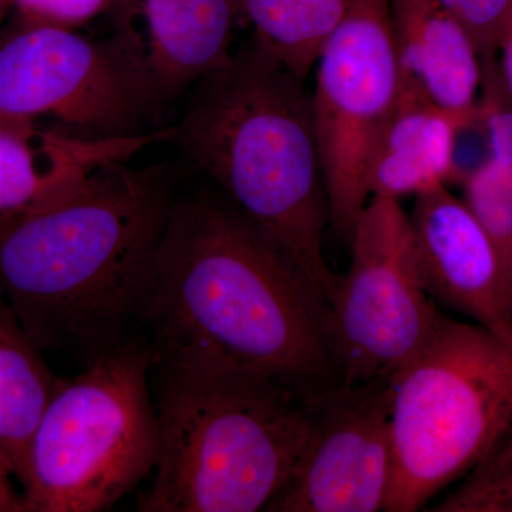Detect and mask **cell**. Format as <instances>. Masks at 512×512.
<instances>
[{
  "label": "cell",
  "mask_w": 512,
  "mask_h": 512,
  "mask_svg": "<svg viewBox=\"0 0 512 512\" xmlns=\"http://www.w3.org/2000/svg\"><path fill=\"white\" fill-rule=\"evenodd\" d=\"M140 325L153 363L258 377L309 400L342 386L328 303L221 192L174 200Z\"/></svg>",
  "instance_id": "6da1fadb"
},
{
  "label": "cell",
  "mask_w": 512,
  "mask_h": 512,
  "mask_svg": "<svg viewBox=\"0 0 512 512\" xmlns=\"http://www.w3.org/2000/svg\"><path fill=\"white\" fill-rule=\"evenodd\" d=\"M173 202L160 171L111 161L0 222V289L40 352L87 365L130 339Z\"/></svg>",
  "instance_id": "7a4b0ae2"
},
{
  "label": "cell",
  "mask_w": 512,
  "mask_h": 512,
  "mask_svg": "<svg viewBox=\"0 0 512 512\" xmlns=\"http://www.w3.org/2000/svg\"><path fill=\"white\" fill-rule=\"evenodd\" d=\"M305 82L251 42L195 84L171 138L329 305L339 275L323 251L328 190Z\"/></svg>",
  "instance_id": "3957f363"
},
{
  "label": "cell",
  "mask_w": 512,
  "mask_h": 512,
  "mask_svg": "<svg viewBox=\"0 0 512 512\" xmlns=\"http://www.w3.org/2000/svg\"><path fill=\"white\" fill-rule=\"evenodd\" d=\"M153 369L160 448L137 510L265 511L291 476L316 400L239 373Z\"/></svg>",
  "instance_id": "277c9868"
},
{
  "label": "cell",
  "mask_w": 512,
  "mask_h": 512,
  "mask_svg": "<svg viewBox=\"0 0 512 512\" xmlns=\"http://www.w3.org/2000/svg\"><path fill=\"white\" fill-rule=\"evenodd\" d=\"M512 417V345L444 316L390 380L387 512H414L480 463Z\"/></svg>",
  "instance_id": "5b68a950"
},
{
  "label": "cell",
  "mask_w": 512,
  "mask_h": 512,
  "mask_svg": "<svg viewBox=\"0 0 512 512\" xmlns=\"http://www.w3.org/2000/svg\"><path fill=\"white\" fill-rule=\"evenodd\" d=\"M153 352L128 339L60 380L26 451V512L110 510L156 470Z\"/></svg>",
  "instance_id": "8992f818"
},
{
  "label": "cell",
  "mask_w": 512,
  "mask_h": 512,
  "mask_svg": "<svg viewBox=\"0 0 512 512\" xmlns=\"http://www.w3.org/2000/svg\"><path fill=\"white\" fill-rule=\"evenodd\" d=\"M348 272L329 302L343 386L390 382L433 338L444 315L421 278L410 215L370 198L357 218Z\"/></svg>",
  "instance_id": "52a82bcc"
},
{
  "label": "cell",
  "mask_w": 512,
  "mask_h": 512,
  "mask_svg": "<svg viewBox=\"0 0 512 512\" xmlns=\"http://www.w3.org/2000/svg\"><path fill=\"white\" fill-rule=\"evenodd\" d=\"M315 67L313 119L329 227L349 241L370 200L367 174L373 151L402 87L390 0H352Z\"/></svg>",
  "instance_id": "ba28073f"
},
{
  "label": "cell",
  "mask_w": 512,
  "mask_h": 512,
  "mask_svg": "<svg viewBox=\"0 0 512 512\" xmlns=\"http://www.w3.org/2000/svg\"><path fill=\"white\" fill-rule=\"evenodd\" d=\"M154 106L111 40L19 18L0 29V113L50 117L84 137L140 134Z\"/></svg>",
  "instance_id": "9c48e42d"
},
{
  "label": "cell",
  "mask_w": 512,
  "mask_h": 512,
  "mask_svg": "<svg viewBox=\"0 0 512 512\" xmlns=\"http://www.w3.org/2000/svg\"><path fill=\"white\" fill-rule=\"evenodd\" d=\"M390 473V382L342 384L313 404L291 476L265 511H384Z\"/></svg>",
  "instance_id": "30bf717a"
},
{
  "label": "cell",
  "mask_w": 512,
  "mask_h": 512,
  "mask_svg": "<svg viewBox=\"0 0 512 512\" xmlns=\"http://www.w3.org/2000/svg\"><path fill=\"white\" fill-rule=\"evenodd\" d=\"M113 45L154 106L234 60L237 0H113Z\"/></svg>",
  "instance_id": "8fae6325"
},
{
  "label": "cell",
  "mask_w": 512,
  "mask_h": 512,
  "mask_svg": "<svg viewBox=\"0 0 512 512\" xmlns=\"http://www.w3.org/2000/svg\"><path fill=\"white\" fill-rule=\"evenodd\" d=\"M412 221L421 278L433 301L512 345V295L493 239L450 188L417 195Z\"/></svg>",
  "instance_id": "7c38bea8"
},
{
  "label": "cell",
  "mask_w": 512,
  "mask_h": 512,
  "mask_svg": "<svg viewBox=\"0 0 512 512\" xmlns=\"http://www.w3.org/2000/svg\"><path fill=\"white\" fill-rule=\"evenodd\" d=\"M161 133L84 137L0 119V222L56 200L79 187L101 165L127 161Z\"/></svg>",
  "instance_id": "4fadbf2b"
},
{
  "label": "cell",
  "mask_w": 512,
  "mask_h": 512,
  "mask_svg": "<svg viewBox=\"0 0 512 512\" xmlns=\"http://www.w3.org/2000/svg\"><path fill=\"white\" fill-rule=\"evenodd\" d=\"M477 117L478 106L448 110L402 74L399 99L370 160V198L400 201L458 183V143Z\"/></svg>",
  "instance_id": "5bb4252c"
},
{
  "label": "cell",
  "mask_w": 512,
  "mask_h": 512,
  "mask_svg": "<svg viewBox=\"0 0 512 512\" xmlns=\"http://www.w3.org/2000/svg\"><path fill=\"white\" fill-rule=\"evenodd\" d=\"M402 74L448 110L477 109L484 62L473 37L439 0H390Z\"/></svg>",
  "instance_id": "9a60e30c"
},
{
  "label": "cell",
  "mask_w": 512,
  "mask_h": 512,
  "mask_svg": "<svg viewBox=\"0 0 512 512\" xmlns=\"http://www.w3.org/2000/svg\"><path fill=\"white\" fill-rule=\"evenodd\" d=\"M481 87L483 157L461 178L463 200L493 239L512 295V101L498 76L495 59H485Z\"/></svg>",
  "instance_id": "2e32d148"
},
{
  "label": "cell",
  "mask_w": 512,
  "mask_h": 512,
  "mask_svg": "<svg viewBox=\"0 0 512 512\" xmlns=\"http://www.w3.org/2000/svg\"><path fill=\"white\" fill-rule=\"evenodd\" d=\"M59 383L0 289V451L18 481L33 431Z\"/></svg>",
  "instance_id": "e0dca14e"
},
{
  "label": "cell",
  "mask_w": 512,
  "mask_h": 512,
  "mask_svg": "<svg viewBox=\"0 0 512 512\" xmlns=\"http://www.w3.org/2000/svg\"><path fill=\"white\" fill-rule=\"evenodd\" d=\"M237 2L241 22L252 29V43L299 79L306 80L352 0Z\"/></svg>",
  "instance_id": "ac0fdd59"
},
{
  "label": "cell",
  "mask_w": 512,
  "mask_h": 512,
  "mask_svg": "<svg viewBox=\"0 0 512 512\" xmlns=\"http://www.w3.org/2000/svg\"><path fill=\"white\" fill-rule=\"evenodd\" d=\"M434 511L512 512V417L487 456Z\"/></svg>",
  "instance_id": "d6986e66"
},
{
  "label": "cell",
  "mask_w": 512,
  "mask_h": 512,
  "mask_svg": "<svg viewBox=\"0 0 512 512\" xmlns=\"http://www.w3.org/2000/svg\"><path fill=\"white\" fill-rule=\"evenodd\" d=\"M467 29L483 60L493 59L511 0H439Z\"/></svg>",
  "instance_id": "ffe728a7"
},
{
  "label": "cell",
  "mask_w": 512,
  "mask_h": 512,
  "mask_svg": "<svg viewBox=\"0 0 512 512\" xmlns=\"http://www.w3.org/2000/svg\"><path fill=\"white\" fill-rule=\"evenodd\" d=\"M9 3L19 18L80 29L109 13L113 0H9Z\"/></svg>",
  "instance_id": "44dd1931"
},
{
  "label": "cell",
  "mask_w": 512,
  "mask_h": 512,
  "mask_svg": "<svg viewBox=\"0 0 512 512\" xmlns=\"http://www.w3.org/2000/svg\"><path fill=\"white\" fill-rule=\"evenodd\" d=\"M494 59L505 93L512 101V0L498 35Z\"/></svg>",
  "instance_id": "7402d4cb"
},
{
  "label": "cell",
  "mask_w": 512,
  "mask_h": 512,
  "mask_svg": "<svg viewBox=\"0 0 512 512\" xmlns=\"http://www.w3.org/2000/svg\"><path fill=\"white\" fill-rule=\"evenodd\" d=\"M13 468L0 451V512H26L22 493L13 485Z\"/></svg>",
  "instance_id": "603a6c76"
},
{
  "label": "cell",
  "mask_w": 512,
  "mask_h": 512,
  "mask_svg": "<svg viewBox=\"0 0 512 512\" xmlns=\"http://www.w3.org/2000/svg\"><path fill=\"white\" fill-rule=\"evenodd\" d=\"M12 12L10 8L9 0H0V29H2L3 22H5L6 16Z\"/></svg>",
  "instance_id": "cb8c5ba5"
}]
</instances>
